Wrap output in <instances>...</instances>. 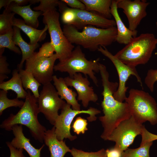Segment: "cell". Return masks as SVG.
Returning <instances> with one entry per match:
<instances>
[{
    "instance_id": "d6986e66",
    "label": "cell",
    "mask_w": 157,
    "mask_h": 157,
    "mask_svg": "<svg viewBox=\"0 0 157 157\" xmlns=\"http://www.w3.org/2000/svg\"><path fill=\"white\" fill-rule=\"evenodd\" d=\"M52 81L59 96L62 99H65L66 103L70 105L73 109L81 110V105L76 99L77 94L72 89L69 88L66 84L64 78H58L53 75Z\"/></svg>"
},
{
    "instance_id": "5b68a950",
    "label": "cell",
    "mask_w": 157,
    "mask_h": 157,
    "mask_svg": "<svg viewBox=\"0 0 157 157\" xmlns=\"http://www.w3.org/2000/svg\"><path fill=\"white\" fill-rule=\"evenodd\" d=\"M125 102L131 116L138 122L142 124L148 121L152 125L157 124V104L148 93L131 89Z\"/></svg>"
},
{
    "instance_id": "d4e9b609",
    "label": "cell",
    "mask_w": 157,
    "mask_h": 157,
    "mask_svg": "<svg viewBox=\"0 0 157 157\" xmlns=\"http://www.w3.org/2000/svg\"><path fill=\"white\" fill-rule=\"evenodd\" d=\"M19 70L23 87L25 90H31L33 94L38 99L40 95L39 88L41 85L30 72L22 69Z\"/></svg>"
},
{
    "instance_id": "d6a6232c",
    "label": "cell",
    "mask_w": 157,
    "mask_h": 157,
    "mask_svg": "<svg viewBox=\"0 0 157 157\" xmlns=\"http://www.w3.org/2000/svg\"><path fill=\"white\" fill-rule=\"evenodd\" d=\"M59 1L58 0H40L39 5L34 7L33 9L36 11H41L43 13L51 10H57Z\"/></svg>"
},
{
    "instance_id": "f546056e",
    "label": "cell",
    "mask_w": 157,
    "mask_h": 157,
    "mask_svg": "<svg viewBox=\"0 0 157 157\" xmlns=\"http://www.w3.org/2000/svg\"><path fill=\"white\" fill-rule=\"evenodd\" d=\"M65 3L60 1L58 6L59 11L62 13V20L65 24L72 25L75 20L76 14L73 8L68 7Z\"/></svg>"
},
{
    "instance_id": "3957f363",
    "label": "cell",
    "mask_w": 157,
    "mask_h": 157,
    "mask_svg": "<svg viewBox=\"0 0 157 157\" xmlns=\"http://www.w3.org/2000/svg\"><path fill=\"white\" fill-rule=\"evenodd\" d=\"M24 104L15 115L11 114L0 125V128L7 131H12V127L17 124L26 126L33 137L41 143L44 141L45 133L47 130L39 121L38 116L40 113L37 99L32 94L29 90Z\"/></svg>"
},
{
    "instance_id": "4316f807",
    "label": "cell",
    "mask_w": 157,
    "mask_h": 157,
    "mask_svg": "<svg viewBox=\"0 0 157 157\" xmlns=\"http://www.w3.org/2000/svg\"><path fill=\"white\" fill-rule=\"evenodd\" d=\"M8 91L1 90H0V115L3 111L7 108L12 107H18L20 108L23 105L24 101L16 98L9 99L7 97Z\"/></svg>"
},
{
    "instance_id": "44dd1931",
    "label": "cell",
    "mask_w": 157,
    "mask_h": 157,
    "mask_svg": "<svg viewBox=\"0 0 157 157\" xmlns=\"http://www.w3.org/2000/svg\"><path fill=\"white\" fill-rule=\"evenodd\" d=\"M13 26H16L22 30L29 37V44L35 45L38 42L43 41L45 38L46 31L48 29L47 25L42 30H38L27 25L24 21L14 17L13 21Z\"/></svg>"
},
{
    "instance_id": "1f68e13d",
    "label": "cell",
    "mask_w": 157,
    "mask_h": 157,
    "mask_svg": "<svg viewBox=\"0 0 157 157\" xmlns=\"http://www.w3.org/2000/svg\"><path fill=\"white\" fill-rule=\"evenodd\" d=\"M5 49H0V83L8 78L7 75L11 72L8 67L9 64L7 62L6 57L3 55Z\"/></svg>"
},
{
    "instance_id": "9c48e42d",
    "label": "cell",
    "mask_w": 157,
    "mask_h": 157,
    "mask_svg": "<svg viewBox=\"0 0 157 157\" xmlns=\"http://www.w3.org/2000/svg\"><path fill=\"white\" fill-rule=\"evenodd\" d=\"M37 100L40 113L54 125L59 115V110L66 103L59 97L55 86L51 83L43 85Z\"/></svg>"
},
{
    "instance_id": "f35d334b",
    "label": "cell",
    "mask_w": 157,
    "mask_h": 157,
    "mask_svg": "<svg viewBox=\"0 0 157 157\" xmlns=\"http://www.w3.org/2000/svg\"><path fill=\"white\" fill-rule=\"evenodd\" d=\"M6 143L10 150V157H26L23 153L24 149L14 147L9 142L7 141Z\"/></svg>"
},
{
    "instance_id": "277c9868",
    "label": "cell",
    "mask_w": 157,
    "mask_h": 157,
    "mask_svg": "<svg viewBox=\"0 0 157 157\" xmlns=\"http://www.w3.org/2000/svg\"><path fill=\"white\" fill-rule=\"evenodd\" d=\"M156 45L153 34L142 33L133 38L115 56L125 64L135 67L148 62Z\"/></svg>"
},
{
    "instance_id": "7c38bea8",
    "label": "cell",
    "mask_w": 157,
    "mask_h": 157,
    "mask_svg": "<svg viewBox=\"0 0 157 157\" xmlns=\"http://www.w3.org/2000/svg\"><path fill=\"white\" fill-rule=\"evenodd\" d=\"M58 59L55 53L49 57L39 56L34 52L26 61L25 70L31 73L41 84L44 85L53 80L54 64Z\"/></svg>"
},
{
    "instance_id": "ab89813d",
    "label": "cell",
    "mask_w": 157,
    "mask_h": 157,
    "mask_svg": "<svg viewBox=\"0 0 157 157\" xmlns=\"http://www.w3.org/2000/svg\"><path fill=\"white\" fill-rule=\"evenodd\" d=\"M123 152L114 147L106 150V157H122Z\"/></svg>"
},
{
    "instance_id": "74e56055",
    "label": "cell",
    "mask_w": 157,
    "mask_h": 157,
    "mask_svg": "<svg viewBox=\"0 0 157 157\" xmlns=\"http://www.w3.org/2000/svg\"><path fill=\"white\" fill-rule=\"evenodd\" d=\"M61 1L71 7L72 8L85 10V5L80 0H61Z\"/></svg>"
},
{
    "instance_id": "6da1fadb",
    "label": "cell",
    "mask_w": 157,
    "mask_h": 157,
    "mask_svg": "<svg viewBox=\"0 0 157 157\" xmlns=\"http://www.w3.org/2000/svg\"><path fill=\"white\" fill-rule=\"evenodd\" d=\"M99 66L103 87L102 93L103 99L101 105L104 114L99 117L104 128L101 137L104 140H108L117 126L130 118L131 115L127 103L119 101L113 96L117 89L118 83L109 81V74L105 65L99 63Z\"/></svg>"
},
{
    "instance_id": "603a6c76",
    "label": "cell",
    "mask_w": 157,
    "mask_h": 157,
    "mask_svg": "<svg viewBox=\"0 0 157 157\" xmlns=\"http://www.w3.org/2000/svg\"><path fill=\"white\" fill-rule=\"evenodd\" d=\"M12 77L9 80L0 83V89L6 91L12 90L17 94V98L25 99L27 92L24 88L19 70L15 69L12 73Z\"/></svg>"
},
{
    "instance_id": "836d02e7",
    "label": "cell",
    "mask_w": 157,
    "mask_h": 157,
    "mask_svg": "<svg viewBox=\"0 0 157 157\" xmlns=\"http://www.w3.org/2000/svg\"><path fill=\"white\" fill-rule=\"evenodd\" d=\"M87 124V120L81 117H77L72 126L74 132L77 135L80 133H84L88 130Z\"/></svg>"
},
{
    "instance_id": "83f0119b",
    "label": "cell",
    "mask_w": 157,
    "mask_h": 157,
    "mask_svg": "<svg viewBox=\"0 0 157 157\" xmlns=\"http://www.w3.org/2000/svg\"><path fill=\"white\" fill-rule=\"evenodd\" d=\"M15 14L5 9L0 15V35L5 34L13 29V19Z\"/></svg>"
},
{
    "instance_id": "484cf974",
    "label": "cell",
    "mask_w": 157,
    "mask_h": 157,
    "mask_svg": "<svg viewBox=\"0 0 157 157\" xmlns=\"http://www.w3.org/2000/svg\"><path fill=\"white\" fill-rule=\"evenodd\" d=\"M153 142L140 143L135 149H129L122 153V157H150L149 151Z\"/></svg>"
},
{
    "instance_id": "8992f818",
    "label": "cell",
    "mask_w": 157,
    "mask_h": 157,
    "mask_svg": "<svg viewBox=\"0 0 157 157\" xmlns=\"http://www.w3.org/2000/svg\"><path fill=\"white\" fill-rule=\"evenodd\" d=\"M99 58L88 60L81 46L77 45L66 59L59 62L54 65V70L56 71L67 72L71 77L78 73H82L86 76L88 75L95 85L98 86V80L94 72H99Z\"/></svg>"
},
{
    "instance_id": "60d3db41",
    "label": "cell",
    "mask_w": 157,
    "mask_h": 157,
    "mask_svg": "<svg viewBox=\"0 0 157 157\" xmlns=\"http://www.w3.org/2000/svg\"><path fill=\"white\" fill-rule=\"evenodd\" d=\"M12 2V0H0V9L3 7L5 8H7Z\"/></svg>"
},
{
    "instance_id": "7a4b0ae2",
    "label": "cell",
    "mask_w": 157,
    "mask_h": 157,
    "mask_svg": "<svg viewBox=\"0 0 157 157\" xmlns=\"http://www.w3.org/2000/svg\"><path fill=\"white\" fill-rule=\"evenodd\" d=\"M63 31L72 44L81 46L91 51L97 50L100 46L106 47L116 41L117 34L115 26L106 28L86 26L80 31L74 26L65 24Z\"/></svg>"
},
{
    "instance_id": "7402d4cb",
    "label": "cell",
    "mask_w": 157,
    "mask_h": 157,
    "mask_svg": "<svg viewBox=\"0 0 157 157\" xmlns=\"http://www.w3.org/2000/svg\"><path fill=\"white\" fill-rule=\"evenodd\" d=\"M14 33L13 40L16 45L20 48L22 55V58L19 64L18 65V69H22L23 64L35 52V50L39 46L38 43L35 45L30 44L26 42L22 37L20 29L17 27L13 26Z\"/></svg>"
},
{
    "instance_id": "cb8c5ba5",
    "label": "cell",
    "mask_w": 157,
    "mask_h": 157,
    "mask_svg": "<svg viewBox=\"0 0 157 157\" xmlns=\"http://www.w3.org/2000/svg\"><path fill=\"white\" fill-rule=\"evenodd\" d=\"M88 11H95L106 18L110 19L112 15L110 6L112 0H80Z\"/></svg>"
},
{
    "instance_id": "e575fe53",
    "label": "cell",
    "mask_w": 157,
    "mask_h": 157,
    "mask_svg": "<svg viewBox=\"0 0 157 157\" xmlns=\"http://www.w3.org/2000/svg\"><path fill=\"white\" fill-rule=\"evenodd\" d=\"M157 81V69H149L145 78L144 83L151 92L154 91V84Z\"/></svg>"
},
{
    "instance_id": "ac0fdd59",
    "label": "cell",
    "mask_w": 157,
    "mask_h": 157,
    "mask_svg": "<svg viewBox=\"0 0 157 157\" xmlns=\"http://www.w3.org/2000/svg\"><path fill=\"white\" fill-rule=\"evenodd\" d=\"M53 126L51 129L47 130L45 133L44 142L49 148L50 157H64L67 152L71 151L65 141L58 140L55 133Z\"/></svg>"
},
{
    "instance_id": "ffe728a7",
    "label": "cell",
    "mask_w": 157,
    "mask_h": 157,
    "mask_svg": "<svg viewBox=\"0 0 157 157\" xmlns=\"http://www.w3.org/2000/svg\"><path fill=\"white\" fill-rule=\"evenodd\" d=\"M6 8L21 16L27 25L36 28L39 25L38 17L42 15L41 11L32 10L30 6L31 4L22 6H19L12 2Z\"/></svg>"
},
{
    "instance_id": "ee69618b",
    "label": "cell",
    "mask_w": 157,
    "mask_h": 157,
    "mask_svg": "<svg viewBox=\"0 0 157 157\" xmlns=\"http://www.w3.org/2000/svg\"><path fill=\"white\" fill-rule=\"evenodd\" d=\"M156 28H157V22H156ZM156 44H157V38H156Z\"/></svg>"
},
{
    "instance_id": "8d00e7d4",
    "label": "cell",
    "mask_w": 157,
    "mask_h": 157,
    "mask_svg": "<svg viewBox=\"0 0 157 157\" xmlns=\"http://www.w3.org/2000/svg\"><path fill=\"white\" fill-rule=\"evenodd\" d=\"M142 136L141 143L153 142L157 140V135L153 134L147 130L144 127L141 134Z\"/></svg>"
},
{
    "instance_id": "d590c367",
    "label": "cell",
    "mask_w": 157,
    "mask_h": 157,
    "mask_svg": "<svg viewBox=\"0 0 157 157\" xmlns=\"http://www.w3.org/2000/svg\"><path fill=\"white\" fill-rule=\"evenodd\" d=\"M55 51L54 47L51 42L43 44L38 52V55L41 57H49L52 56Z\"/></svg>"
},
{
    "instance_id": "e0dca14e",
    "label": "cell",
    "mask_w": 157,
    "mask_h": 157,
    "mask_svg": "<svg viewBox=\"0 0 157 157\" xmlns=\"http://www.w3.org/2000/svg\"><path fill=\"white\" fill-rule=\"evenodd\" d=\"M118 0H112L110 6L111 15L113 17L116 22L117 34L116 41L120 44L126 45L137 36V30L132 31L127 28L122 22L118 12Z\"/></svg>"
},
{
    "instance_id": "4dcf8cb0",
    "label": "cell",
    "mask_w": 157,
    "mask_h": 157,
    "mask_svg": "<svg viewBox=\"0 0 157 157\" xmlns=\"http://www.w3.org/2000/svg\"><path fill=\"white\" fill-rule=\"evenodd\" d=\"M70 153L73 157H106L104 149L96 152H87L73 148Z\"/></svg>"
},
{
    "instance_id": "b9f144b4",
    "label": "cell",
    "mask_w": 157,
    "mask_h": 157,
    "mask_svg": "<svg viewBox=\"0 0 157 157\" xmlns=\"http://www.w3.org/2000/svg\"><path fill=\"white\" fill-rule=\"evenodd\" d=\"M12 1L19 6H22L27 4L29 0H12Z\"/></svg>"
},
{
    "instance_id": "f1b7e54d",
    "label": "cell",
    "mask_w": 157,
    "mask_h": 157,
    "mask_svg": "<svg viewBox=\"0 0 157 157\" xmlns=\"http://www.w3.org/2000/svg\"><path fill=\"white\" fill-rule=\"evenodd\" d=\"M13 28L7 33L0 35V49L7 48L19 54L22 52L15 44L13 40Z\"/></svg>"
},
{
    "instance_id": "9a60e30c",
    "label": "cell",
    "mask_w": 157,
    "mask_h": 157,
    "mask_svg": "<svg viewBox=\"0 0 157 157\" xmlns=\"http://www.w3.org/2000/svg\"><path fill=\"white\" fill-rule=\"evenodd\" d=\"M73 9L76 14V18L72 25L78 29L83 28L87 25L95 26L102 28L116 26L114 20L106 18L99 14L94 13L86 10Z\"/></svg>"
},
{
    "instance_id": "52a82bcc",
    "label": "cell",
    "mask_w": 157,
    "mask_h": 157,
    "mask_svg": "<svg viewBox=\"0 0 157 157\" xmlns=\"http://www.w3.org/2000/svg\"><path fill=\"white\" fill-rule=\"evenodd\" d=\"M43 22L47 25L51 42L53 44L59 62L66 59L74 47L68 40L62 30L59 21V13L56 10L43 13Z\"/></svg>"
},
{
    "instance_id": "7bdbcfd3",
    "label": "cell",
    "mask_w": 157,
    "mask_h": 157,
    "mask_svg": "<svg viewBox=\"0 0 157 157\" xmlns=\"http://www.w3.org/2000/svg\"><path fill=\"white\" fill-rule=\"evenodd\" d=\"M40 2V0H29L28 3L30 4H35Z\"/></svg>"
},
{
    "instance_id": "5bb4252c",
    "label": "cell",
    "mask_w": 157,
    "mask_h": 157,
    "mask_svg": "<svg viewBox=\"0 0 157 157\" xmlns=\"http://www.w3.org/2000/svg\"><path fill=\"white\" fill-rule=\"evenodd\" d=\"M67 85L73 87L76 90L78 101H81L83 106L87 108L90 101L96 102L98 99L93 87L90 86V83L87 77H83L81 73H78L72 77L64 78Z\"/></svg>"
},
{
    "instance_id": "4fadbf2b",
    "label": "cell",
    "mask_w": 157,
    "mask_h": 157,
    "mask_svg": "<svg viewBox=\"0 0 157 157\" xmlns=\"http://www.w3.org/2000/svg\"><path fill=\"white\" fill-rule=\"evenodd\" d=\"M149 4L146 0H118L117 7L123 9L130 30H136L142 20L147 15L146 9Z\"/></svg>"
},
{
    "instance_id": "2e32d148",
    "label": "cell",
    "mask_w": 157,
    "mask_h": 157,
    "mask_svg": "<svg viewBox=\"0 0 157 157\" xmlns=\"http://www.w3.org/2000/svg\"><path fill=\"white\" fill-rule=\"evenodd\" d=\"M12 131L14 138L10 142L13 147L17 149H24L30 157H40L41 152L44 146V144L39 149L35 148L31 143L30 139L25 136L22 125L17 124L14 126Z\"/></svg>"
},
{
    "instance_id": "ba28073f",
    "label": "cell",
    "mask_w": 157,
    "mask_h": 157,
    "mask_svg": "<svg viewBox=\"0 0 157 157\" xmlns=\"http://www.w3.org/2000/svg\"><path fill=\"white\" fill-rule=\"evenodd\" d=\"M71 106L66 103L61 109L60 114L57 118L54 125L55 133L57 139L60 141L64 138H68L72 141L77 138L76 135H72L70 132L71 124L75 117L81 113H86L89 115L87 118L89 122L97 119L96 115L101 113L97 108L90 107L88 110H76L71 108Z\"/></svg>"
},
{
    "instance_id": "8fae6325",
    "label": "cell",
    "mask_w": 157,
    "mask_h": 157,
    "mask_svg": "<svg viewBox=\"0 0 157 157\" xmlns=\"http://www.w3.org/2000/svg\"><path fill=\"white\" fill-rule=\"evenodd\" d=\"M97 51L109 58L115 66L118 75L119 82L116 91L113 94L114 98L120 102L125 101L126 97V93L128 87L126 83L129 77L133 75L136 78L137 81L142 87L141 79L135 67L128 65L123 63L115 55H113L105 47L100 46Z\"/></svg>"
},
{
    "instance_id": "30bf717a",
    "label": "cell",
    "mask_w": 157,
    "mask_h": 157,
    "mask_svg": "<svg viewBox=\"0 0 157 157\" xmlns=\"http://www.w3.org/2000/svg\"><path fill=\"white\" fill-rule=\"evenodd\" d=\"M144 126L132 116L121 122L113 131L108 140L114 142V147L123 152L128 148Z\"/></svg>"
}]
</instances>
